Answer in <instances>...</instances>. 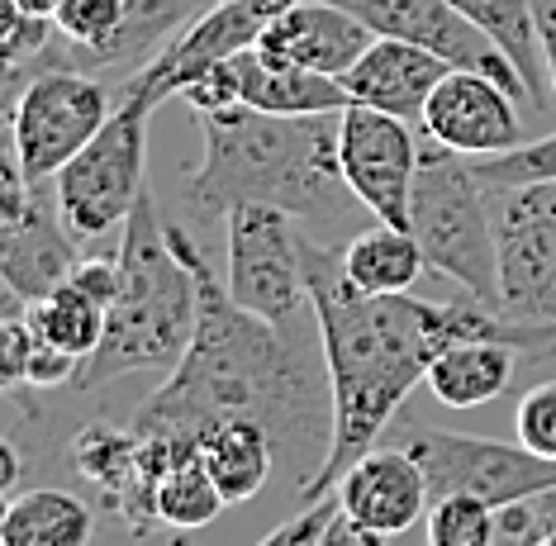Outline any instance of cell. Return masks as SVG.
Returning a JSON list of instances; mask_svg holds the SVG:
<instances>
[{
	"label": "cell",
	"mask_w": 556,
	"mask_h": 546,
	"mask_svg": "<svg viewBox=\"0 0 556 546\" xmlns=\"http://www.w3.org/2000/svg\"><path fill=\"white\" fill-rule=\"evenodd\" d=\"M300 252H305L314 328H319V347L328 366V390H333L328 456L309 475V485H300V504H314L338 490L348 466L371 452L386 428L395 423L409 390L428 380V366L438 361V352L447 342L495 338L518 347L523 357L556 352V328L514 323L471 295L452 304H428L414 295H366L348 281L343 252L324 247L309 233Z\"/></svg>",
	"instance_id": "6da1fadb"
},
{
	"label": "cell",
	"mask_w": 556,
	"mask_h": 546,
	"mask_svg": "<svg viewBox=\"0 0 556 546\" xmlns=\"http://www.w3.org/2000/svg\"><path fill=\"white\" fill-rule=\"evenodd\" d=\"M167 238L195 276L200 314L181 366L138 404L134 428L148 437H176L200 447L210 428L252 418L276 437V452L300 466V485H305V456L324 466L333 437L324 347L314 352L300 328H276L238 309L224 276L214 271L186 224H167Z\"/></svg>",
	"instance_id": "7a4b0ae2"
},
{
	"label": "cell",
	"mask_w": 556,
	"mask_h": 546,
	"mask_svg": "<svg viewBox=\"0 0 556 546\" xmlns=\"http://www.w3.org/2000/svg\"><path fill=\"white\" fill-rule=\"evenodd\" d=\"M205 157L186 181L181 200L191 219H224L233 205H271L295 214L300 224H333L348 214L352 186L338 162L343 114H262L248 105L195 114Z\"/></svg>",
	"instance_id": "3957f363"
},
{
	"label": "cell",
	"mask_w": 556,
	"mask_h": 546,
	"mask_svg": "<svg viewBox=\"0 0 556 546\" xmlns=\"http://www.w3.org/2000/svg\"><path fill=\"white\" fill-rule=\"evenodd\" d=\"M195 276L167 238L153 190L119 228V290L105 314V338L81 366L77 390H100L124 376H172L195 333Z\"/></svg>",
	"instance_id": "277c9868"
},
{
	"label": "cell",
	"mask_w": 556,
	"mask_h": 546,
	"mask_svg": "<svg viewBox=\"0 0 556 546\" xmlns=\"http://www.w3.org/2000/svg\"><path fill=\"white\" fill-rule=\"evenodd\" d=\"M409 233L419 238L428 271H438L462 295H471L500 314V257H495L490 190L480 186L471 162L442 143L424 148L419 157L414 200H409Z\"/></svg>",
	"instance_id": "5b68a950"
},
{
	"label": "cell",
	"mask_w": 556,
	"mask_h": 546,
	"mask_svg": "<svg viewBox=\"0 0 556 546\" xmlns=\"http://www.w3.org/2000/svg\"><path fill=\"white\" fill-rule=\"evenodd\" d=\"M153 100L115 91V114L77 157L53 176V195L77 238H105L129 224L134 205L148 190V119Z\"/></svg>",
	"instance_id": "8992f818"
},
{
	"label": "cell",
	"mask_w": 556,
	"mask_h": 546,
	"mask_svg": "<svg viewBox=\"0 0 556 546\" xmlns=\"http://www.w3.org/2000/svg\"><path fill=\"white\" fill-rule=\"evenodd\" d=\"M400 447L424 466L433 499L466 494L490 509H518V504L552 499L556 494V461L523 442H500V437H471V433H447V428H424L409 423L400 433Z\"/></svg>",
	"instance_id": "52a82bcc"
},
{
	"label": "cell",
	"mask_w": 556,
	"mask_h": 546,
	"mask_svg": "<svg viewBox=\"0 0 556 546\" xmlns=\"http://www.w3.org/2000/svg\"><path fill=\"white\" fill-rule=\"evenodd\" d=\"M305 224L271 205H233L224 214V285L238 309L257 314L276 328H300L314 314L305 281Z\"/></svg>",
	"instance_id": "ba28073f"
},
{
	"label": "cell",
	"mask_w": 556,
	"mask_h": 546,
	"mask_svg": "<svg viewBox=\"0 0 556 546\" xmlns=\"http://www.w3.org/2000/svg\"><path fill=\"white\" fill-rule=\"evenodd\" d=\"M115 114V96L81 67H48L10 100V157L29 186H48Z\"/></svg>",
	"instance_id": "9c48e42d"
},
{
	"label": "cell",
	"mask_w": 556,
	"mask_h": 546,
	"mask_svg": "<svg viewBox=\"0 0 556 546\" xmlns=\"http://www.w3.org/2000/svg\"><path fill=\"white\" fill-rule=\"evenodd\" d=\"M500 257V314L556 328V181L490 190Z\"/></svg>",
	"instance_id": "30bf717a"
},
{
	"label": "cell",
	"mask_w": 556,
	"mask_h": 546,
	"mask_svg": "<svg viewBox=\"0 0 556 546\" xmlns=\"http://www.w3.org/2000/svg\"><path fill=\"white\" fill-rule=\"evenodd\" d=\"M333 5L352 10L366 29L381 34V38H404V43H419L462 72L495 76L518 105L533 110L523 76L514 72V62L504 58V48L480 29L476 20H466L452 0H333Z\"/></svg>",
	"instance_id": "8fae6325"
},
{
	"label": "cell",
	"mask_w": 556,
	"mask_h": 546,
	"mask_svg": "<svg viewBox=\"0 0 556 546\" xmlns=\"http://www.w3.org/2000/svg\"><path fill=\"white\" fill-rule=\"evenodd\" d=\"M290 5H300V0H219V5H210L195 24H186L153 62H143L138 72L124 76V91L153 100V105L181 96L186 81H195L210 62L238 58V53H248V48H257V38L267 34Z\"/></svg>",
	"instance_id": "7c38bea8"
},
{
	"label": "cell",
	"mask_w": 556,
	"mask_h": 546,
	"mask_svg": "<svg viewBox=\"0 0 556 546\" xmlns=\"http://www.w3.org/2000/svg\"><path fill=\"white\" fill-rule=\"evenodd\" d=\"M424 148L414 143L409 119L371 105H348L343 129H338V162L343 176L376 219L409 228V200H414V176H419Z\"/></svg>",
	"instance_id": "4fadbf2b"
},
{
	"label": "cell",
	"mask_w": 556,
	"mask_h": 546,
	"mask_svg": "<svg viewBox=\"0 0 556 546\" xmlns=\"http://www.w3.org/2000/svg\"><path fill=\"white\" fill-rule=\"evenodd\" d=\"M77 233L67 228L48 186H29L10 157L5 172V257H0V276L20 300H43L77 271Z\"/></svg>",
	"instance_id": "5bb4252c"
},
{
	"label": "cell",
	"mask_w": 556,
	"mask_h": 546,
	"mask_svg": "<svg viewBox=\"0 0 556 546\" xmlns=\"http://www.w3.org/2000/svg\"><path fill=\"white\" fill-rule=\"evenodd\" d=\"M518 110L523 105L504 91L495 76L452 67L433 91V100H428L419 124L428 143L452 148L457 157H490V152H509L518 143H528Z\"/></svg>",
	"instance_id": "9a60e30c"
},
{
	"label": "cell",
	"mask_w": 556,
	"mask_h": 546,
	"mask_svg": "<svg viewBox=\"0 0 556 546\" xmlns=\"http://www.w3.org/2000/svg\"><path fill=\"white\" fill-rule=\"evenodd\" d=\"M333 494H338V509L357 518L362 528L381 532V537H400V532H409L433 509V490H428L424 466L400 442L357 456Z\"/></svg>",
	"instance_id": "2e32d148"
},
{
	"label": "cell",
	"mask_w": 556,
	"mask_h": 546,
	"mask_svg": "<svg viewBox=\"0 0 556 546\" xmlns=\"http://www.w3.org/2000/svg\"><path fill=\"white\" fill-rule=\"evenodd\" d=\"M376 43V34L333 0H300L290 5L267 34L257 38V53L290 67H309L324 76H343L357 67V58Z\"/></svg>",
	"instance_id": "e0dca14e"
},
{
	"label": "cell",
	"mask_w": 556,
	"mask_h": 546,
	"mask_svg": "<svg viewBox=\"0 0 556 546\" xmlns=\"http://www.w3.org/2000/svg\"><path fill=\"white\" fill-rule=\"evenodd\" d=\"M452 62H442L428 48L376 34V43L357 58V67L343 76V86L352 105H371V110L400 114V119H424L428 100H433Z\"/></svg>",
	"instance_id": "ac0fdd59"
},
{
	"label": "cell",
	"mask_w": 556,
	"mask_h": 546,
	"mask_svg": "<svg viewBox=\"0 0 556 546\" xmlns=\"http://www.w3.org/2000/svg\"><path fill=\"white\" fill-rule=\"evenodd\" d=\"M210 5L214 0H124V20H119V29L110 34V43L86 53L77 67L81 72H138L143 62H153L186 24H195L205 15Z\"/></svg>",
	"instance_id": "d6986e66"
},
{
	"label": "cell",
	"mask_w": 556,
	"mask_h": 546,
	"mask_svg": "<svg viewBox=\"0 0 556 546\" xmlns=\"http://www.w3.org/2000/svg\"><path fill=\"white\" fill-rule=\"evenodd\" d=\"M243 105L262 114H286V119H309V114H343L352 105L348 86L338 76L271 62L257 48L243 53Z\"/></svg>",
	"instance_id": "ffe728a7"
},
{
	"label": "cell",
	"mask_w": 556,
	"mask_h": 546,
	"mask_svg": "<svg viewBox=\"0 0 556 546\" xmlns=\"http://www.w3.org/2000/svg\"><path fill=\"white\" fill-rule=\"evenodd\" d=\"M523 357L509 342L495 338H457L438 352L428 366V390L447 409H480V404L500 399L514 380V361Z\"/></svg>",
	"instance_id": "44dd1931"
},
{
	"label": "cell",
	"mask_w": 556,
	"mask_h": 546,
	"mask_svg": "<svg viewBox=\"0 0 556 546\" xmlns=\"http://www.w3.org/2000/svg\"><path fill=\"white\" fill-rule=\"evenodd\" d=\"M466 20H476L504 58L514 62V72L523 76L533 114H547L552 105V81H547V58H542V34H538V0H452Z\"/></svg>",
	"instance_id": "7402d4cb"
},
{
	"label": "cell",
	"mask_w": 556,
	"mask_h": 546,
	"mask_svg": "<svg viewBox=\"0 0 556 546\" xmlns=\"http://www.w3.org/2000/svg\"><path fill=\"white\" fill-rule=\"evenodd\" d=\"M200 456H205L214 485L229 504L252 499L257 490H267V480L276 471V437L252 418H229V423L210 428L200 437Z\"/></svg>",
	"instance_id": "603a6c76"
},
{
	"label": "cell",
	"mask_w": 556,
	"mask_h": 546,
	"mask_svg": "<svg viewBox=\"0 0 556 546\" xmlns=\"http://www.w3.org/2000/svg\"><path fill=\"white\" fill-rule=\"evenodd\" d=\"M424 247L409 228L376 219L366 233H357L343 247V271L348 281L366 295H409L424 271Z\"/></svg>",
	"instance_id": "cb8c5ba5"
},
{
	"label": "cell",
	"mask_w": 556,
	"mask_h": 546,
	"mask_svg": "<svg viewBox=\"0 0 556 546\" xmlns=\"http://www.w3.org/2000/svg\"><path fill=\"white\" fill-rule=\"evenodd\" d=\"M91 509L67 490H24L0 513V546H86Z\"/></svg>",
	"instance_id": "d4e9b609"
},
{
	"label": "cell",
	"mask_w": 556,
	"mask_h": 546,
	"mask_svg": "<svg viewBox=\"0 0 556 546\" xmlns=\"http://www.w3.org/2000/svg\"><path fill=\"white\" fill-rule=\"evenodd\" d=\"M105 314H110V304L67 276L58 290H48L43 300H34L24 319H29V328L43 342H53V347L72 352V357H81V361H91V352L100 347V338H105Z\"/></svg>",
	"instance_id": "484cf974"
},
{
	"label": "cell",
	"mask_w": 556,
	"mask_h": 546,
	"mask_svg": "<svg viewBox=\"0 0 556 546\" xmlns=\"http://www.w3.org/2000/svg\"><path fill=\"white\" fill-rule=\"evenodd\" d=\"M224 504L229 499H224L219 485H214L200 447L176 452L172 466L157 480V523H167L176 532H195V528H210L214 518L224 513Z\"/></svg>",
	"instance_id": "4316f807"
},
{
	"label": "cell",
	"mask_w": 556,
	"mask_h": 546,
	"mask_svg": "<svg viewBox=\"0 0 556 546\" xmlns=\"http://www.w3.org/2000/svg\"><path fill=\"white\" fill-rule=\"evenodd\" d=\"M471 172L480 176L485 190H504V186H538V181H556V134L528 138L509 152H490V157H466Z\"/></svg>",
	"instance_id": "83f0119b"
},
{
	"label": "cell",
	"mask_w": 556,
	"mask_h": 546,
	"mask_svg": "<svg viewBox=\"0 0 556 546\" xmlns=\"http://www.w3.org/2000/svg\"><path fill=\"white\" fill-rule=\"evenodd\" d=\"M495 513L500 509L466 499V494L433 499V509H428V546H500Z\"/></svg>",
	"instance_id": "f1b7e54d"
},
{
	"label": "cell",
	"mask_w": 556,
	"mask_h": 546,
	"mask_svg": "<svg viewBox=\"0 0 556 546\" xmlns=\"http://www.w3.org/2000/svg\"><path fill=\"white\" fill-rule=\"evenodd\" d=\"M119 20H124V0H62L53 24H58L62 43H67L72 67H77L86 53H96L100 43H110Z\"/></svg>",
	"instance_id": "f546056e"
},
{
	"label": "cell",
	"mask_w": 556,
	"mask_h": 546,
	"mask_svg": "<svg viewBox=\"0 0 556 546\" xmlns=\"http://www.w3.org/2000/svg\"><path fill=\"white\" fill-rule=\"evenodd\" d=\"M181 100L191 105V114H219V110L243 105V53L210 62L195 81H186Z\"/></svg>",
	"instance_id": "4dcf8cb0"
},
{
	"label": "cell",
	"mask_w": 556,
	"mask_h": 546,
	"mask_svg": "<svg viewBox=\"0 0 556 546\" xmlns=\"http://www.w3.org/2000/svg\"><path fill=\"white\" fill-rule=\"evenodd\" d=\"M518 442L556 461V380H542L518 399Z\"/></svg>",
	"instance_id": "1f68e13d"
},
{
	"label": "cell",
	"mask_w": 556,
	"mask_h": 546,
	"mask_svg": "<svg viewBox=\"0 0 556 546\" xmlns=\"http://www.w3.org/2000/svg\"><path fill=\"white\" fill-rule=\"evenodd\" d=\"M333 513H338V494H324V499H314V504H300V509L290 513L281 528H271L257 546H319V537H324V528H328V518Z\"/></svg>",
	"instance_id": "d6a6232c"
},
{
	"label": "cell",
	"mask_w": 556,
	"mask_h": 546,
	"mask_svg": "<svg viewBox=\"0 0 556 546\" xmlns=\"http://www.w3.org/2000/svg\"><path fill=\"white\" fill-rule=\"evenodd\" d=\"M81 357H72V352L53 347V342H43L39 333H34V357H29V385H77L81 376Z\"/></svg>",
	"instance_id": "836d02e7"
},
{
	"label": "cell",
	"mask_w": 556,
	"mask_h": 546,
	"mask_svg": "<svg viewBox=\"0 0 556 546\" xmlns=\"http://www.w3.org/2000/svg\"><path fill=\"white\" fill-rule=\"evenodd\" d=\"M29 357H34V328L24 314H15V319H5V328H0V380L20 385L29 376Z\"/></svg>",
	"instance_id": "e575fe53"
},
{
	"label": "cell",
	"mask_w": 556,
	"mask_h": 546,
	"mask_svg": "<svg viewBox=\"0 0 556 546\" xmlns=\"http://www.w3.org/2000/svg\"><path fill=\"white\" fill-rule=\"evenodd\" d=\"M319 546H386V537L381 532H371V528H362L357 518H348L343 509H338L333 518H328Z\"/></svg>",
	"instance_id": "d590c367"
},
{
	"label": "cell",
	"mask_w": 556,
	"mask_h": 546,
	"mask_svg": "<svg viewBox=\"0 0 556 546\" xmlns=\"http://www.w3.org/2000/svg\"><path fill=\"white\" fill-rule=\"evenodd\" d=\"M538 34H542V58H547V81L556 96V0H538Z\"/></svg>",
	"instance_id": "8d00e7d4"
},
{
	"label": "cell",
	"mask_w": 556,
	"mask_h": 546,
	"mask_svg": "<svg viewBox=\"0 0 556 546\" xmlns=\"http://www.w3.org/2000/svg\"><path fill=\"white\" fill-rule=\"evenodd\" d=\"M15 480H20V452H15V442H5L0 447V485L15 490Z\"/></svg>",
	"instance_id": "74e56055"
},
{
	"label": "cell",
	"mask_w": 556,
	"mask_h": 546,
	"mask_svg": "<svg viewBox=\"0 0 556 546\" xmlns=\"http://www.w3.org/2000/svg\"><path fill=\"white\" fill-rule=\"evenodd\" d=\"M514 546H556V509H552V523L538 528V532H514Z\"/></svg>",
	"instance_id": "f35d334b"
},
{
	"label": "cell",
	"mask_w": 556,
	"mask_h": 546,
	"mask_svg": "<svg viewBox=\"0 0 556 546\" xmlns=\"http://www.w3.org/2000/svg\"><path fill=\"white\" fill-rule=\"evenodd\" d=\"M15 10H24V15H43V20H53L58 10H62V0H10Z\"/></svg>",
	"instance_id": "ab89813d"
},
{
	"label": "cell",
	"mask_w": 556,
	"mask_h": 546,
	"mask_svg": "<svg viewBox=\"0 0 556 546\" xmlns=\"http://www.w3.org/2000/svg\"><path fill=\"white\" fill-rule=\"evenodd\" d=\"M214 5H219V0H214Z\"/></svg>",
	"instance_id": "60d3db41"
}]
</instances>
